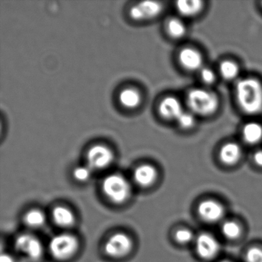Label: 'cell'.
<instances>
[{
  "instance_id": "6da1fadb",
  "label": "cell",
  "mask_w": 262,
  "mask_h": 262,
  "mask_svg": "<svg viewBox=\"0 0 262 262\" xmlns=\"http://www.w3.org/2000/svg\"><path fill=\"white\" fill-rule=\"evenodd\" d=\"M236 97L242 110L248 114L262 110V85L254 79H241L235 88Z\"/></svg>"
},
{
  "instance_id": "7a4b0ae2",
  "label": "cell",
  "mask_w": 262,
  "mask_h": 262,
  "mask_svg": "<svg viewBox=\"0 0 262 262\" xmlns=\"http://www.w3.org/2000/svg\"><path fill=\"white\" fill-rule=\"evenodd\" d=\"M188 106L196 114L209 116L217 110L219 99L212 92L202 89H194L188 93Z\"/></svg>"
},
{
  "instance_id": "3957f363",
  "label": "cell",
  "mask_w": 262,
  "mask_h": 262,
  "mask_svg": "<svg viewBox=\"0 0 262 262\" xmlns=\"http://www.w3.org/2000/svg\"><path fill=\"white\" fill-rule=\"evenodd\" d=\"M102 191L111 202L122 204L126 202L131 194V186L127 179L121 174L107 176L102 182Z\"/></svg>"
},
{
  "instance_id": "277c9868",
  "label": "cell",
  "mask_w": 262,
  "mask_h": 262,
  "mask_svg": "<svg viewBox=\"0 0 262 262\" xmlns=\"http://www.w3.org/2000/svg\"><path fill=\"white\" fill-rule=\"evenodd\" d=\"M49 248L55 258L60 260H67L76 254L79 248V241L73 234L62 233L51 239Z\"/></svg>"
},
{
  "instance_id": "5b68a950",
  "label": "cell",
  "mask_w": 262,
  "mask_h": 262,
  "mask_svg": "<svg viewBox=\"0 0 262 262\" xmlns=\"http://www.w3.org/2000/svg\"><path fill=\"white\" fill-rule=\"evenodd\" d=\"M15 248L21 255L31 261H37L43 254V247L40 241L30 234H23L15 241Z\"/></svg>"
},
{
  "instance_id": "8992f818",
  "label": "cell",
  "mask_w": 262,
  "mask_h": 262,
  "mask_svg": "<svg viewBox=\"0 0 262 262\" xmlns=\"http://www.w3.org/2000/svg\"><path fill=\"white\" fill-rule=\"evenodd\" d=\"M133 243L129 236L119 232L110 236L105 243V254L114 258L125 257L131 252Z\"/></svg>"
},
{
  "instance_id": "52a82bcc",
  "label": "cell",
  "mask_w": 262,
  "mask_h": 262,
  "mask_svg": "<svg viewBox=\"0 0 262 262\" xmlns=\"http://www.w3.org/2000/svg\"><path fill=\"white\" fill-rule=\"evenodd\" d=\"M111 150L105 145H98L92 147L87 153L89 167L91 169H102L113 162Z\"/></svg>"
},
{
  "instance_id": "ba28073f",
  "label": "cell",
  "mask_w": 262,
  "mask_h": 262,
  "mask_svg": "<svg viewBox=\"0 0 262 262\" xmlns=\"http://www.w3.org/2000/svg\"><path fill=\"white\" fill-rule=\"evenodd\" d=\"M196 251L202 258L209 260L219 254L220 246L211 234L202 233L198 236L195 242Z\"/></svg>"
},
{
  "instance_id": "9c48e42d",
  "label": "cell",
  "mask_w": 262,
  "mask_h": 262,
  "mask_svg": "<svg viewBox=\"0 0 262 262\" xmlns=\"http://www.w3.org/2000/svg\"><path fill=\"white\" fill-rule=\"evenodd\" d=\"M198 213L202 220L214 223L223 217L225 210L219 202L214 200H205L198 206Z\"/></svg>"
},
{
  "instance_id": "30bf717a",
  "label": "cell",
  "mask_w": 262,
  "mask_h": 262,
  "mask_svg": "<svg viewBox=\"0 0 262 262\" xmlns=\"http://www.w3.org/2000/svg\"><path fill=\"white\" fill-rule=\"evenodd\" d=\"M162 6L160 3L154 1H145L134 6L130 10V16L136 20L150 19L156 17L162 11Z\"/></svg>"
},
{
  "instance_id": "8fae6325",
  "label": "cell",
  "mask_w": 262,
  "mask_h": 262,
  "mask_svg": "<svg viewBox=\"0 0 262 262\" xmlns=\"http://www.w3.org/2000/svg\"><path fill=\"white\" fill-rule=\"evenodd\" d=\"M157 176L156 168L150 165H140L135 170L133 174L135 182L143 188L151 186L156 182Z\"/></svg>"
},
{
  "instance_id": "7c38bea8",
  "label": "cell",
  "mask_w": 262,
  "mask_h": 262,
  "mask_svg": "<svg viewBox=\"0 0 262 262\" xmlns=\"http://www.w3.org/2000/svg\"><path fill=\"white\" fill-rule=\"evenodd\" d=\"M179 61L184 68L188 70H199L202 65V56L199 51L185 48L179 53Z\"/></svg>"
},
{
  "instance_id": "4fadbf2b",
  "label": "cell",
  "mask_w": 262,
  "mask_h": 262,
  "mask_svg": "<svg viewBox=\"0 0 262 262\" xmlns=\"http://www.w3.org/2000/svg\"><path fill=\"white\" fill-rule=\"evenodd\" d=\"M159 113L167 119H176L183 113L182 105L176 98L167 97L159 105Z\"/></svg>"
},
{
  "instance_id": "5bb4252c",
  "label": "cell",
  "mask_w": 262,
  "mask_h": 262,
  "mask_svg": "<svg viewBox=\"0 0 262 262\" xmlns=\"http://www.w3.org/2000/svg\"><path fill=\"white\" fill-rule=\"evenodd\" d=\"M242 156V150L237 144L230 142L225 144L220 151V159L225 165H233L237 163Z\"/></svg>"
},
{
  "instance_id": "9a60e30c",
  "label": "cell",
  "mask_w": 262,
  "mask_h": 262,
  "mask_svg": "<svg viewBox=\"0 0 262 262\" xmlns=\"http://www.w3.org/2000/svg\"><path fill=\"white\" fill-rule=\"evenodd\" d=\"M53 219L56 225L63 228L71 227L75 222L73 211L64 206H57L53 209Z\"/></svg>"
},
{
  "instance_id": "2e32d148",
  "label": "cell",
  "mask_w": 262,
  "mask_h": 262,
  "mask_svg": "<svg viewBox=\"0 0 262 262\" xmlns=\"http://www.w3.org/2000/svg\"><path fill=\"white\" fill-rule=\"evenodd\" d=\"M203 3L199 0H180L176 3V7L181 14L185 16H194L202 10Z\"/></svg>"
},
{
  "instance_id": "e0dca14e",
  "label": "cell",
  "mask_w": 262,
  "mask_h": 262,
  "mask_svg": "<svg viewBox=\"0 0 262 262\" xmlns=\"http://www.w3.org/2000/svg\"><path fill=\"white\" fill-rule=\"evenodd\" d=\"M243 138L249 144H255L262 139V126L256 122H250L244 127Z\"/></svg>"
},
{
  "instance_id": "ac0fdd59",
  "label": "cell",
  "mask_w": 262,
  "mask_h": 262,
  "mask_svg": "<svg viewBox=\"0 0 262 262\" xmlns=\"http://www.w3.org/2000/svg\"><path fill=\"white\" fill-rule=\"evenodd\" d=\"M119 101L127 108H136L141 102V96L134 89H125L119 95Z\"/></svg>"
},
{
  "instance_id": "d6986e66",
  "label": "cell",
  "mask_w": 262,
  "mask_h": 262,
  "mask_svg": "<svg viewBox=\"0 0 262 262\" xmlns=\"http://www.w3.org/2000/svg\"><path fill=\"white\" fill-rule=\"evenodd\" d=\"M25 223L31 228H39L46 223V216L40 210L33 209L25 215Z\"/></svg>"
},
{
  "instance_id": "ffe728a7",
  "label": "cell",
  "mask_w": 262,
  "mask_h": 262,
  "mask_svg": "<svg viewBox=\"0 0 262 262\" xmlns=\"http://www.w3.org/2000/svg\"><path fill=\"white\" fill-rule=\"evenodd\" d=\"M220 73L222 77L227 80H231L237 77L239 73L238 67L235 62L225 61L220 66Z\"/></svg>"
},
{
  "instance_id": "44dd1931",
  "label": "cell",
  "mask_w": 262,
  "mask_h": 262,
  "mask_svg": "<svg viewBox=\"0 0 262 262\" xmlns=\"http://www.w3.org/2000/svg\"><path fill=\"white\" fill-rule=\"evenodd\" d=\"M167 30L172 37L180 38L185 34L186 28H185V24L180 19L173 18L168 21Z\"/></svg>"
},
{
  "instance_id": "7402d4cb",
  "label": "cell",
  "mask_w": 262,
  "mask_h": 262,
  "mask_svg": "<svg viewBox=\"0 0 262 262\" xmlns=\"http://www.w3.org/2000/svg\"><path fill=\"white\" fill-rule=\"evenodd\" d=\"M222 231L228 239H236L240 236L241 227L233 221H228L222 225Z\"/></svg>"
},
{
  "instance_id": "603a6c76",
  "label": "cell",
  "mask_w": 262,
  "mask_h": 262,
  "mask_svg": "<svg viewBox=\"0 0 262 262\" xmlns=\"http://www.w3.org/2000/svg\"><path fill=\"white\" fill-rule=\"evenodd\" d=\"M178 123L182 128L188 129V128H192L195 123V119L194 116L191 113H182L177 119Z\"/></svg>"
},
{
  "instance_id": "cb8c5ba5",
  "label": "cell",
  "mask_w": 262,
  "mask_h": 262,
  "mask_svg": "<svg viewBox=\"0 0 262 262\" xmlns=\"http://www.w3.org/2000/svg\"><path fill=\"white\" fill-rule=\"evenodd\" d=\"M91 168L89 166L78 167L74 170L73 176L79 182H86L91 176Z\"/></svg>"
},
{
  "instance_id": "d4e9b609",
  "label": "cell",
  "mask_w": 262,
  "mask_h": 262,
  "mask_svg": "<svg viewBox=\"0 0 262 262\" xmlns=\"http://www.w3.org/2000/svg\"><path fill=\"white\" fill-rule=\"evenodd\" d=\"M176 242L180 244L189 243L193 239V234L190 230L182 228L178 230L174 234Z\"/></svg>"
},
{
  "instance_id": "484cf974",
  "label": "cell",
  "mask_w": 262,
  "mask_h": 262,
  "mask_svg": "<svg viewBox=\"0 0 262 262\" xmlns=\"http://www.w3.org/2000/svg\"><path fill=\"white\" fill-rule=\"evenodd\" d=\"M246 262H262V249L257 247L250 248L246 253Z\"/></svg>"
},
{
  "instance_id": "4316f807",
  "label": "cell",
  "mask_w": 262,
  "mask_h": 262,
  "mask_svg": "<svg viewBox=\"0 0 262 262\" xmlns=\"http://www.w3.org/2000/svg\"><path fill=\"white\" fill-rule=\"evenodd\" d=\"M200 76L202 80L206 84L213 83L215 79V75H214V72L208 68L202 69Z\"/></svg>"
},
{
  "instance_id": "83f0119b",
  "label": "cell",
  "mask_w": 262,
  "mask_h": 262,
  "mask_svg": "<svg viewBox=\"0 0 262 262\" xmlns=\"http://www.w3.org/2000/svg\"><path fill=\"white\" fill-rule=\"evenodd\" d=\"M254 161L257 165L262 167V150L255 152L254 156Z\"/></svg>"
},
{
  "instance_id": "f1b7e54d",
  "label": "cell",
  "mask_w": 262,
  "mask_h": 262,
  "mask_svg": "<svg viewBox=\"0 0 262 262\" xmlns=\"http://www.w3.org/2000/svg\"><path fill=\"white\" fill-rule=\"evenodd\" d=\"M1 262H16L15 261L13 257H10V256L7 255H3L2 258H1Z\"/></svg>"
},
{
  "instance_id": "f546056e",
  "label": "cell",
  "mask_w": 262,
  "mask_h": 262,
  "mask_svg": "<svg viewBox=\"0 0 262 262\" xmlns=\"http://www.w3.org/2000/svg\"><path fill=\"white\" fill-rule=\"evenodd\" d=\"M221 262H229V261H228V260H222V261H221Z\"/></svg>"
}]
</instances>
